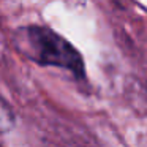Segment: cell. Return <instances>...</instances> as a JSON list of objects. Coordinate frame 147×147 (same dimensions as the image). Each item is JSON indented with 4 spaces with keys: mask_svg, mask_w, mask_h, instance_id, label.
Masks as SVG:
<instances>
[{
    "mask_svg": "<svg viewBox=\"0 0 147 147\" xmlns=\"http://www.w3.org/2000/svg\"><path fill=\"white\" fill-rule=\"evenodd\" d=\"M16 41L26 55L40 65H54L67 68L79 76L84 74V65L79 52L65 38L48 27H26L21 30V35H18Z\"/></svg>",
    "mask_w": 147,
    "mask_h": 147,
    "instance_id": "obj_1",
    "label": "cell"
}]
</instances>
